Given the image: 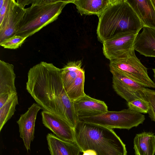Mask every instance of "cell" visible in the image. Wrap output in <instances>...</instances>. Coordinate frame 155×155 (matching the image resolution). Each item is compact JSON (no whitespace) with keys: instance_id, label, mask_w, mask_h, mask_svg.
<instances>
[{"instance_id":"obj_1","label":"cell","mask_w":155,"mask_h":155,"mask_svg":"<svg viewBox=\"0 0 155 155\" xmlns=\"http://www.w3.org/2000/svg\"><path fill=\"white\" fill-rule=\"evenodd\" d=\"M26 84L28 92L42 109L64 120L74 129L79 118L74 101L64 88L61 69L41 62L29 70Z\"/></svg>"},{"instance_id":"obj_2","label":"cell","mask_w":155,"mask_h":155,"mask_svg":"<svg viewBox=\"0 0 155 155\" xmlns=\"http://www.w3.org/2000/svg\"><path fill=\"white\" fill-rule=\"evenodd\" d=\"M74 142L81 152L97 155H127L125 145L112 129L79 120L74 128Z\"/></svg>"},{"instance_id":"obj_3","label":"cell","mask_w":155,"mask_h":155,"mask_svg":"<svg viewBox=\"0 0 155 155\" xmlns=\"http://www.w3.org/2000/svg\"><path fill=\"white\" fill-rule=\"evenodd\" d=\"M98 18L97 34L102 43L122 33L138 34L143 27L127 0H112Z\"/></svg>"},{"instance_id":"obj_4","label":"cell","mask_w":155,"mask_h":155,"mask_svg":"<svg viewBox=\"0 0 155 155\" xmlns=\"http://www.w3.org/2000/svg\"><path fill=\"white\" fill-rule=\"evenodd\" d=\"M72 0H34L25 13L16 35L28 38L56 20L66 5Z\"/></svg>"},{"instance_id":"obj_5","label":"cell","mask_w":155,"mask_h":155,"mask_svg":"<svg viewBox=\"0 0 155 155\" xmlns=\"http://www.w3.org/2000/svg\"><path fill=\"white\" fill-rule=\"evenodd\" d=\"M145 119L143 114L129 108L118 111H108L96 116L79 118L80 121L111 129L127 130L142 124Z\"/></svg>"},{"instance_id":"obj_6","label":"cell","mask_w":155,"mask_h":155,"mask_svg":"<svg viewBox=\"0 0 155 155\" xmlns=\"http://www.w3.org/2000/svg\"><path fill=\"white\" fill-rule=\"evenodd\" d=\"M134 47L124 57L110 61V69L117 71L145 87L155 88L149 77L147 69L136 57Z\"/></svg>"},{"instance_id":"obj_7","label":"cell","mask_w":155,"mask_h":155,"mask_svg":"<svg viewBox=\"0 0 155 155\" xmlns=\"http://www.w3.org/2000/svg\"><path fill=\"white\" fill-rule=\"evenodd\" d=\"M81 65V61H70L61 69L64 88L72 101L86 94L84 90L85 72Z\"/></svg>"},{"instance_id":"obj_8","label":"cell","mask_w":155,"mask_h":155,"mask_svg":"<svg viewBox=\"0 0 155 155\" xmlns=\"http://www.w3.org/2000/svg\"><path fill=\"white\" fill-rule=\"evenodd\" d=\"M25 6L20 0H9L7 11L0 22V43L16 35L25 13Z\"/></svg>"},{"instance_id":"obj_9","label":"cell","mask_w":155,"mask_h":155,"mask_svg":"<svg viewBox=\"0 0 155 155\" xmlns=\"http://www.w3.org/2000/svg\"><path fill=\"white\" fill-rule=\"evenodd\" d=\"M138 35L123 33L105 41L102 43L104 55L110 61L123 57L134 47Z\"/></svg>"},{"instance_id":"obj_10","label":"cell","mask_w":155,"mask_h":155,"mask_svg":"<svg viewBox=\"0 0 155 155\" xmlns=\"http://www.w3.org/2000/svg\"><path fill=\"white\" fill-rule=\"evenodd\" d=\"M112 75L114 91L127 102L137 98L146 99L143 90L146 88L121 73L110 69Z\"/></svg>"},{"instance_id":"obj_11","label":"cell","mask_w":155,"mask_h":155,"mask_svg":"<svg viewBox=\"0 0 155 155\" xmlns=\"http://www.w3.org/2000/svg\"><path fill=\"white\" fill-rule=\"evenodd\" d=\"M41 109V107L39 104L33 103L25 113L21 115L17 121L20 136L28 152L30 150L31 143L34 139L35 120L37 114Z\"/></svg>"},{"instance_id":"obj_12","label":"cell","mask_w":155,"mask_h":155,"mask_svg":"<svg viewBox=\"0 0 155 155\" xmlns=\"http://www.w3.org/2000/svg\"><path fill=\"white\" fill-rule=\"evenodd\" d=\"M42 123L55 136L64 140L74 142V129L67 121L47 111L41 112Z\"/></svg>"},{"instance_id":"obj_13","label":"cell","mask_w":155,"mask_h":155,"mask_svg":"<svg viewBox=\"0 0 155 155\" xmlns=\"http://www.w3.org/2000/svg\"><path fill=\"white\" fill-rule=\"evenodd\" d=\"M74 104L78 118L96 116L108 111L104 101L92 98L86 94L74 101Z\"/></svg>"},{"instance_id":"obj_14","label":"cell","mask_w":155,"mask_h":155,"mask_svg":"<svg viewBox=\"0 0 155 155\" xmlns=\"http://www.w3.org/2000/svg\"><path fill=\"white\" fill-rule=\"evenodd\" d=\"M144 26L155 29V8L151 0H127Z\"/></svg>"},{"instance_id":"obj_15","label":"cell","mask_w":155,"mask_h":155,"mask_svg":"<svg viewBox=\"0 0 155 155\" xmlns=\"http://www.w3.org/2000/svg\"><path fill=\"white\" fill-rule=\"evenodd\" d=\"M143 28L136 39L134 49L146 57H155V29L145 26Z\"/></svg>"},{"instance_id":"obj_16","label":"cell","mask_w":155,"mask_h":155,"mask_svg":"<svg viewBox=\"0 0 155 155\" xmlns=\"http://www.w3.org/2000/svg\"><path fill=\"white\" fill-rule=\"evenodd\" d=\"M51 155H80L81 151L74 142L67 141L52 133L47 135Z\"/></svg>"},{"instance_id":"obj_17","label":"cell","mask_w":155,"mask_h":155,"mask_svg":"<svg viewBox=\"0 0 155 155\" xmlns=\"http://www.w3.org/2000/svg\"><path fill=\"white\" fill-rule=\"evenodd\" d=\"M16 75L12 64L0 60V95L10 96L17 93Z\"/></svg>"},{"instance_id":"obj_18","label":"cell","mask_w":155,"mask_h":155,"mask_svg":"<svg viewBox=\"0 0 155 155\" xmlns=\"http://www.w3.org/2000/svg\"><path fill=\"white\" fill-rule=\"evenodd\" d=\"M112 0H73L81 15H96L98 17L108 6Z\"/></svg>"},{"instance_id":"obj_19","label":"cell","mask_w":155,"mask_h":155,"mask_svg":"<svg viewBox=\"0 0 155 155\" xmlns=\"http://www.w3.org/2000/svg\"><path fill=\"white\" fill-rule=\"evenodd\" d=\"M134 144L135 155H154L155 135L150 132L137 134L134 139Z\"/></svg>"},{"instance_id":"obj_20","label":"cell","mask_w":155,"mask_h":155,"mask_svg":"<svg viewBox=\"0 0 155 155\" xmlns=\"http://www.w3.org/2000/svg\"><path fill=\"white\" fill-rule=\"evenodd\" d=\"M18 104L17 93L12 95L0 108V131L6 123L14 115L16 111V106Z\"/></svg>"},{"instance_id":"obj_21","label":"cell","mask_w":155,"mask_h":155,"mask_svg":"<svg viewBox=\"0 0 155 155\" xmlns=\"http://www.w3.org/2000/svg\"><path fill=\"white\" fill-rule=\"evenodd\" d=\"M27 38L15 35L4 40L0 45L5 48L16 49L21 46Z\"/></svg>"},{"instance_id":"obj_22","label":"cell","mask_w":155,"mask_h":155,"mask_svg":"<svg viewBox=\"0 0 155 155\" xmlns=\"http://www.w3.org/2000/svg\"><path fill=\"white\" fill-rule=\"evenodd\" d=\"M129 109L140 113H148L149 105L148 101L145 100L137 98L127 102Z\"/></svg>"},{"instance_id":"obj_23","label":"cell","mask_w":155,"mask_h":155,"mask_svg":"<svg viewBox=\"0 0 155 155\" xmlns=\"http://www.w3.org/2000/svg\"><path fill=\"white\" fill-rule=\"evenodd\" d=\"M143 92L149 104L148 114L151 119L155 122V91L145 88Z\"/></svg>"},{"instance_id":"obj_24","label":"cell","mask_w":155,"mask_h":155,"mask_svg":"<svg viewBox=\"0 0 155 155\" xmlns=\"http://www.w3.org/2000/svg\"><path fill=\"white\" fill-rule=\"evenodd\" d=\"M82 155H97V154L94 151L88 150L84 151Z\"/></svg>"},{"instance_id":"obj_25","label":"cell","mask_w":155,"mask_h":155,"mask_svg":"<svg viewBox=\"0 0 155 155\" xmlns=\"http://www.w3.org/2000/svg\"><path fill=\"white\" fill-rule=\"evenodd\" d=\"M151 1L155 8V0H151Z\"/></svg>"},{"instance_id":"obj_26","label":"cell","mask_w":155,"mask_h":155,"mask_svg":"<svg viewBox=\"0 0 155 155\" xmlns=\"http://www.w3.org/2000/svg\"><path fill=\"white\" fill-rule=\"evenodd\" d=\"M152 70L154 73V77L155 79V68L152 69Z\"/></svg>"},{"instance_id":"obj_27","label":"cell","mask_w":155,"mask_h":155,"mask_svg":"<svg viewBox=\"0 0 155 155\" xmlns=\"http://www.w3.org/2000/svg\"><path fill=\"white\" fill-rule=\"evenodd\" d=\"M80 155H81V154H80Z\"/></svg>"}]
</instances>
